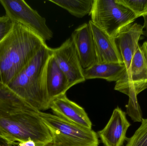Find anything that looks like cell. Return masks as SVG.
Listing matches in <instances>:
<instances>
[{
  "mask_svg": "<svg viewBox=\"0 0 147 146\" xmlns=\"http://www.w3.org/2000/svg\"><path fill=\"white\" fill-rule=\"evenodd\" d=\"M45 45L36 33L14 21L11 31L0 42V83L7 86Z\"/></svg>",
  "mask_w": 147,
  "mask_h": 146,
  "instance_id": "1",
  "label": "cell"
},
{
  "mask_svg": "<svg viewBox=\"0 0 147 146\" xmlns=\"http://www.w3.org/2000/svg\"><path fill=\"white\" fill-rule=\"evenodd\" d=\"M53 49L45 45L7 86L20 99L41 111L50 109L46 86L47 63Z\"/></svg>",
  "mask_w": 147,
  "mask_h": 146,
  "instance_id": "2",
  "label": "cell"
},
{
  "mask_svg": "<svg viewBox=\"0 0 147 146\" xmlns=\"http://www.w3.org/2000/svg\"><path fill=\"white\" fill-rule=\"evenodd\" d=\"M40 111H26L0 117V131L13 145L28 140L36 146H50L53 139L39 115Z\"/></svg>",
  "mask_w": 147,
  "mask_h": 146,
  "instance_id": "3",
  "label": "cell"
},
{
  "mask_svg": "<svg viewBox=\"0 0 147 146\" xmlns=\"http://www.w3.org/2000/svg\"><path fill=\"white\" fill-rule=\"evenodd\" d=\"M91 21L111 37L133 24L134 14L117 0H94Z\"/></svg>",
  "mask_w": 147,
  "mask_h": 146,
  "instance_id": "4",
  "label": "cell"
},
{
  "mask_svg": "<svg viewBox=\"0 0 147 146\" xmlns=\"http://www.w3.org/2000/svg\"><path fill=\"white\" fill-rule=\"evenodd\" d=\"M39 115L47 127L53 143L60 146H98L97 134L69 122L55 115L40 111Z\"/></svg>",
  "mask_w": 147,
  "mask_h": 146,
  "instance_id": "5",
  "label": "cell"
},
{
  "mask_svg": "<svg viewBox=\"0 0 147 146\" xmlns=\"http://www.w3.org/2000/svg\"><path fill=\"white\" fill-rule=\"evenodd\" d=\"M6 15L13 21L19 22L32 30L44 41L50 40L53 33L48 27L46 20L23 0H0Z\"/></svg>",
  "mask_w": 147,
  "mask_h": 146,
  "instance_id": "6",
  "label": "cell"
},
{
  "mask_svg": "<svg viewBox=\"0 0 147 146\" xmlns=\"http://www.w3.org/2000/svg\"><path fill=\"white\" fill-rule=\"evenodd\" d=\"M147 89V63L141 47L138 45L129 68L116 82L115 90L136 98Z\"/></svg>",
  "mask_w": 147,
  "mask_h": 146,
  "instance_id": "7",
  "label": "cell"
},
{
  "mask_svg": "<svg viewBox=\"0 0 147 146\" xmlns=\"http://www.w3.org/2000/svg\"><path fill=\"white\" fill-rule=\"evenodd\" d=\"M53 56L68 78L71 87L86 80L84 69L71 37L58 48L53 49Z\"/></svg>",
  "mask_w": 147,
  "mask_h": 146,
  "instance_id": "8",
  "label": "cell"
},
{
  "mask_svg": "<svg viewBox=\"0 0 147 146\" xmlns=\"http://www.w3.org/2000/svg\"><path fill=\"white\" fill-rule=\"evenodd\" d=\"M130 126L126 113L117 107L104 128L97 134L105 146H122L127 139L126 133Z\"/></svg>",
  "mask_w": 147,
  "mask_h": 146,
  "instance_id": "9",
  "label": "cell"
},
{
  "mask_svg": "<svg viewBox=\"0 0 147 146\" xmlns=\"http://www.w3.org/2000/svg\"><path fill=\"white\" fill-rule=\"evenodd\" d=\"M71 37L83 69L97 63L95 43L89 22L84 23L76 28Z\"/></svg>",
  "mask_w": 147,
  "mask_h": 146,
  "instance_id": "10",
  "label": "cell"
},
{
  "mask_svg": "<svg viewBox=\"0 0 147 146\" xmlns=\"http://www.w3.org/2000/svg\"><path fill=\"white\" fill-rule=\"evenodd\" d=\"M50 109L55 115L62 119L82 127L92 129V123L85 110L69 99L66 94L53 100L50 103Z\"/></svg>",
  "mask_w": 147,
  "mask_h": 146,
  "instance_id": "11",
  "label": "cell"
},
{
  "mask_svg": "<svg viewBox=\"0 0 147 146\" xmlns=\"http://www.w3.org/2000/svg\"><path fill=\"white\" fill-rule=\"evenodd\" d=\"M98 63H123L115 39L95 25L90 20Z\"/></svg>",
  "mask_w": 147,
  "mask_h": 146,
  "instance_id": "12",
  "label": "cell"
},
{
  "mask_svg": "<svg viewBox=\"0 0 147 146\" xmlns=\"http://www.w3.org/2000/svg\"><path fill=\"white\" fill-rule=\"evenodd\" d=\"M143 25L134 23L128 27L114 38L126 70L131 64L139 45L141 36L143 34Z\"/></svg>",
  "mask_w": 147,
  "mask_h": 146,
  "instance_id": "13",
  "label": "cell"
},
{
  "mask_svg": "<svg viewBox=\"0 0 147 146\" xmlns=\"http://www.w3.org/2000/svg\"><path fill=\"white\" fill-rule=\"evenodd\" d=\"M46 79L50 104L55 99L66 94L71 87L68 78L58 66L53 55L47 63Z\"/></svg>",
  "mask_w": 147,
  "mask_h": 146,
  "instance_id": "14",
  "label": "cell"
},
{
  "mask_svg": "<svg viewBox=\"0 0 147 146\" xmlns=\"http://www.w3.org/2000/svg\"><path fill=\"white\" fill-rule=\"evenodd\" d=\"M36 110L17 97L7 86L0 83V117Z\"/></svg>",
  "mask_w": 147,
  "mask_h": 146,
  "instance_id": "15",
  "label": "cell"
},
{
  "mask_svg": "<svg viewBox=\"0 0 147 146\" xmlns=\"http://www.w3.org/2000/svg\"><path fill=\"white\" fill-rule=\"evenodd\" d=\"M125 70L126 67L123 63H97L84 69V75L86 80L100 79L116 82Z\"/></svg>",
  "mask_w": 147,
  "mask_h": 146,
  "instance_id": "16",
  "label": "cell"
},
{
  "mask_svg": "<svg viewBox=\"0 0 147 146\" xmlns=\"http://www.w3.org/2000/svg\"><path fill=\"white\" fill-rule=\"evenodd\" d=\"M51 2L66 9L72 15L82 18L90 14L94 0H49Z\"/></svg>",
  "mask_w": 147,
  "mask_h": 146,
  "instance_id": "17",
  "label": "cell"
},
{
  "mask_svg": "<svg viewBox=\"0 0 147 146\" xmlns=\"http://www.w3.org/2000/svg\"><path fill=\"white\" fill-rule=\"evenodd\" d=\"M125 146H147V118L142 119L141 125L132 137L127 138Z\"/></svg>",
  "mask_w": 147,
  "mask_h": 146,
  "instance_id": "18",
  "label": "cell"
},
{
  "mask_svg": "<svg viewBox=\"0 0 147 146\" xmlns=\"http://www.w3.org/2000/svg\"><path fill=\"white\" fill-rule=\"evenodd\" d=\"M118 3L128 9L136 19L147 15V0H117Z\"/></svg>",
  "mask_w": 147,
  "mask_h": 146,
  "instance_id": "19",
  "label": "cell"
},
{
  "mask_svg": "<svg viewBox=\"0 0 147 146\" xmlns=\"http://www.w3.org/2000/svg\"><path fill=\"white\" fill-rule=\"evenodd\" d=\"M14 21L5 15L0 16V42H1L9 33L13 26Z\"/></svg>",
  "mask_w": 147,
  "mask_h": 146,
  "instance_id": "20",
  "label": "cell"
},
{
  "mask_svg": "<svg viewBox=\"0 0 147 146\" xmlns=\"http://www.w3.org/2000/svg\"><path fill=\"white\" fill-rule=\"evenodd\" d=\"M18 145L19 146H36V145L34 141L30 139L24 142L19 143L18 144Z\"/></svg>",
  "mask_w": 147,
  "mask_h": 146,
  "instance_id": "21",
  "label": "cell"
},
{
  "mask_svg": "<svg viewBox=\"0 0 147 146\" xmlns=\"http://www.w3.org/2000/svg\"><path fill=\"white\" fill-rule=\"evenodd\" d=\"M141 47L144 53L147 63V41L144 42Z\"/></svg>",
  "mask_w": 147,
  "mask_h": 146,
  "instance_id": "22",
  "label": "cell"
},
{
  "mask_svg": "<svg viewBox=\"0 0 147 146\" xmlns=\"http://www.w3.org/2000/svg\"><path fill=\"white\" fill-rule=\"evenodd\" d=\"M144 20V24L143 27H144V30H143V34L147 37V15L143 17Z\"/></svg>",
  "mask_w": 147,
  "mask_h": 146,
  "instance_id": "23",
  "label": "cell"
},
{
  "mask_svg": "<svg viewBox=\"0 0 147 146\" xmlns=\"http://www.w3.org/2000/svg\"><path fill=\"white\" fill-rule=\"evenodd\" d=\"M50 146H60L59 144H57V143H53V144Z\"/></svg>",
  "mask_w": 147,
  "mask_h": 146,
  "instance_id": "24",
  "label": "cell"
}]
</instances>
